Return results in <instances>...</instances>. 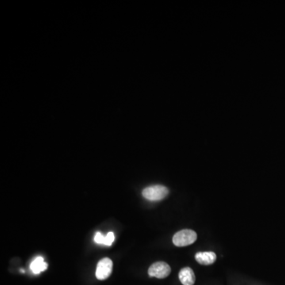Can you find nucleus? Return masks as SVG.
Returning <instances> with one entry per match:
<instances>
[{
  "mask_svg": "<svg viewBox=\"0 0 285 285\" xmlns=\"http://www.w3.org/2000/svg\"><path fill=\"white\" fill-rule=\"evenodd\" d=\"M197 239V235L192 230H182L177 232L173 237V243L178 247H187L195 243Z\"/></svg>",
  "mask_w": 285,
  "mask_h": 285,
  "instance_id": "1",
  "label": "nucleus"
},
{
  "mask_svg": "<svg viewBox=\"0 0 285 285\" xmlns=\"http://www.w3.org/2000/svg\"><path fill=\"white\" fill-rule=\"evenodd\" d=\"M169 194V190L166 186H161V185H155V186H148L145 188L142 194L143 197L148 201H161L167 197Z\"/></svg>",
  "mask_w": 285,
  "mask_h": 285,
  "instance_id": "2",
  "label": "nucleus"
},
{
  "mask_svg": "<svg viewBox=\"0 0 285 285\" xmlns=\"http://www.w3.org/2000/svg\"><path fill=\"white\" fill-rule=\"evenodd\" d=\"M171 266L163 262L154 263L150 266L149 270H148V274L150 277L159 278V279H164L167 278L171 274Z\"/></svg>",
  "mask_w": 285,
  "mask_h": 285,
  "instance_id": "3",
  "label": "nucleus"
},
{
  "mask_svg": "<svg viewBox=\"0 0 285 285\" xmlns=\"http://www.w3.org/2000/svg\"><path fill=\"white\" fill-rule=\"evenodd\" d=\"M113 271V262L111 259L105 258L99 261L96 269V278L100 281L107 279Z\"/></svg>",
  "mask_w": 285,
  "mask_h": 285,
  "instance_id": "4",
  "label": "nucleus"
},
{
  "mask_svg": "<svg viewBox=\"0 0 285 285\" xmlns=\"http://www.w3.org/2000/svg\"><path fill=\"white\" fill-rule=\"evenodd\" d=\"M197 263L204 266L213 264L217 260V255L214 252H198L195 255Z\"/></svg>",
  "mask_w": 285,
  "mask_h": 285,
  "instance_id": "5",
  "label": "nucleus"
},
{
  "mask_svg": "<svg viewBox=\"0 0 285 285\" xmlns=\"http://www.w3.org/2000/svg\"><path fill=\"white\" fill-rule=\"evenodd\" d=\"M179 280L183 285H194L195 283V274L190 267H186L179 272Z\"/></svg>",
  "mask_w": 285,
  "mask_h": 285,
  "instance_id": "6",
  "label": "nucleus"
},
{
  "mask_svg": "<svg viewBox=\"0 0 285 285\" xmlns=\"http://www.w3.org/2000/svg\"><path fill=\"white\" fill-rule=\"evenodd\" d=\"M48 268V264L45 263L42 257H37L30 264V270L34 274H39Z\"/></svg>",
  "mask_w": 285,
  "mask_h": 285,
  "instance_id": "7",
  "label": "nucleus"
},
{
  "mask_svg": "<svg viewBox=\"0 0 285 285\" xmlns=\"http://www.w3.org/2000/svg\"><path fill=\"white\" fill-rule=\"evenodd\" d=\"M114 234L111 232H109V233L107 234V236H105V244H104V245L111 246L112 243L114 241Z\"/></svg>",
  "mask_w": 285,
  "mask_h": 285,
  "instance_id": "8",
  "label": "nucleus"
},
{
  "mask_svg": "<svg viewBox=\"0 0 285 285\" xmlns=\"http://www.w3.org/2000/svg\"><path fill=\"white\" fill-rule=\"evenodd\" d=\"M105 236L101 232H97L94 236V242L98 244H105Z\"/></svg>",
  "mask_w": 285,
  "mask_h": 285,
  "instance_id": "9",
  "label": "nucleus"
}]
</instances>
